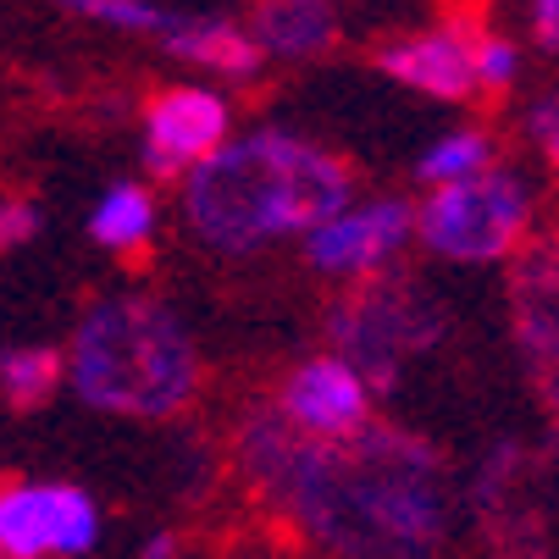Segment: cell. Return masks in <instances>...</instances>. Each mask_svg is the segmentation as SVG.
<instances>
[{
  "instance_id": "5bb4252c",
  "label": "cell",
  "mask_w": 559,
  "mask_h": 559,
  "mask_svg": "<svg viewBox=\"0 0 559 559\" xmlns=\"http://www.w3.org/2000/svg\"><path fill=\"white\" fill-rule=\"evenodd\" d=\"M90 233H95V245H106V250H117V255H133V250L150 245V233H155V200H150L139 183H117V189H106V200L95 205Z\"/></svg>"
},
{
  "instance_id": "2e32d148",
  "label": "cell",
  "mask_w": 559,
  "mask_h": 559,
  "mask_svg": "<svg viewBox=\"0 0 559 559\" xmlns=\"http://www.w3.org/2000/svg\"><path fill=\"white\" fill-rule=\"evenodd\" d=\"M61 349L28 344V349H7L0 355V393L12 399L17 411H39L45 399L61 388Z\"/></svg>"
},
{
  "instance_id": "8fae6325",
  "label": "cell",
  "mask_w": 559,
  "mask_h": 559,
  "mask_svg": "<svg viewBox=\"0 0 559 559\" xmlns=\"http://www.w3.org/2000/svg\"><path fill=\"white\" fill-rule=\"evenodd\" d=\"M162 45H167V56L194 61V67H211V72L233 78V84H250V78L261 72V61H266L255 50V39L238 28V23H227V17H173L167 12Z\"/></svg>"
},
{
  "instance_id": "9c48e42d",
  "label": "cell",
  "mask_w": 559,
  "mask_h": 559,
  "mask_svg": "<svg viewBox=\"0 0 559 559\" xmlns=\"http://www.w3.org/2000/svg\"><path fill=\"white\" fill-rule=\"evenodd\" d=\"M515 338L548 411H559V238L532 245L515 266Z\"/></svg>"
},
{
  "instance_id": "3957f363",
  "label": "cell",
  "mask_w": 559,
  "mask_h": 559,
  "mask_svg": "<svg viewBox=\"0 0 559 559\" xmlns=\"http://www.w3.org/2000/svg\"><path fill=\"white\" fill-rule=\"evenodd\" d=\"M61 366L78 399L111 416H178L200 388L189 328L150 294H111L90 305Z\"/></svg>"
},
{
  "instance_id": "ffe728a7",
  "label": "cell",
  "mask_w": 559,
  "mask_h": 559,
  "mask_svg": "<svg viewBox=\"0 0 559 559\" xmlns=\"http://www.w3.org/2000/svg\"><path fill=\"white\" fill-rule=\"evenodd\" d=\"M39 233V205L34 200H0V250H17Z\"/></svg>"
},
{
  "instance_id": "30bf717a",
  "label": "cell",
  "mask_w": 559,
  "mask_h": 559,
  "mask_svg": "<svg viewBox=\"0 0 559 559\" xmlns=\"http://www.w3.org/2000/svg\"><path fill=\"white\" fill-rule=\"evenodd\" d=\"M377 67L399 84H411L432 100H465L476 95V78H471V39L454 28L438 34H416V39H393L377 50Z\"/></svg>"
},
{
  "instance_id": "9a60e30c",
  "label": "cell",
  "mask_w": 559,
  "mask_h": 559,
  "mask_svg": "<svg viewBox=\"0 0 559 559\" xmlns=\"http://www.w3.org/2000/svg\"><path fill=\"white\" fill-rule=\"evenodd\" d=\"M421 183L432 189H449V183H465V178H483L493 173V139L483 128H460V133H443L427 155H421Z\"/></svg>"
},
{
  "instance_id": "52a82bcc",
  "label": "cell",
  "mask_w": 559,
  "mask_h": 559,
  "mask_svg": "<svg viewBox=\"0 0 559 559\" xmlns=\"http://www.w3.org/2000/svg\"><path fill=\"white\" fill-rule=\"evenodd\" d=\"M277 416L310 443H344L371 421V393L338 355H316L283 382Z\"/></svg>"
},
{
  "instance_id": "8992f818",
  "label": "cell",
  "mask_w": 559,
  "mask_h": 559,
  "mask_svg": "<svg viewBox=\"0 0 559 559\" xmlns=\"http://www.w3.org/2000/svg\"><path fill=\"white\" fill-rule=\"evenodd\" d=\"M416 233V211L405 200L344 205L322 227L305 233V261L328 277H377Z\"/></svg>"
},
{
  "instance_id": "ba28073f",
  "label": "cell",
  "mask_w": 559,
  "mask_h": 559,
  "mask_svg": "<svg viewBox=\"0 0 559 559\" xmlns=\"http://www.w3.org/2000/svg\"><path fill=\"white\" fill-rule=\"evenodd\" d=\"M227 144V100L216 90H167L144 122L150 178H189L211 150Z\"/></svg>"
},
{
  "instance_id": "44dd1931",
  "label": "cell",
  "mask_w": 559,
  "mask_h": 559,
  "mask_svg": "<svg viewBox=\"0 0 559 559\" xmlns=\"http://www.w3.org/2000/svg\"><path fill=\"white\" fill-rule=\"evenodd\" d=\"M526 133H532V144L548 155V167H559V95H543V100L526 111Z\"/></svg>"
},
{
  "instance_id": "7402d4cb",
  "label": "cell",
  "mask_w": 559,
  "mask_h": 559,
  "mask_svg": "<svg viewBox=\"0 0 559 559\" xmlns=\"http://www.w3.org/2000/svg\"><path fill=\"white\" fill-rule=\"evenodd\" d=\"M532 28H537V45L559 50V0H532Z\"/></svg>"
},
{
  "instance_id": "7c38bea8",
  "label": "cell",
  "mask_w": 559,
  "mask_h": 559,
  "mask_svg": "<svg viewBox=\"0 0 559 559\" xmlns=\"http://www.w3.org/2000/svg\"><path fill=\"white\" fill-rule=\"evenodd\" d=\"M245 34L255 39L261 56L305 61V56H322L338 39V17L328 0H255Z\"/></svg>"
},
{
  "instance_id": "ac0fdd59",
  "label": "cell",
  "mask_w": 559,
  "mask_h": 559,
  "mask_svg": "<svg viewBox=\"0 0 559 559\" xmlns=\"http://www.w3.org/2000/svg\"><path fill=\"white\" fill-rule=\"evenodd\" d=\"M61 7L78 17L111 23V28H133V34H162V23H167V12L150 7V0H61Z\"/></svg>"
},
{
  "instance_id": "277c9868",
  "label": "cell",
  "mask_w": 559,
  "mask_h": 559,
  "mask_svg": "<svg viewBox=\"0 0 559 559\" xmlns=\"http://www.w3.org/2000/svg\"><path fill=\"white\" fill-rule=\"evenodd\" d=\"M328 333L338 344V360L366 382V393H388L399 382V366L443 338V310L411 283L371 277L328 310Z\"/></svg>"
},
{
  "instance_id": "e0dca14e",
  "label": "cell",
  "mask_w": 559,
  "mask_h": 559,
  "mask_svg": "<svg viewBox=\"0 0 559 559\" xmlns=\"http://www.w3.org/2000/svg\"><path fill=\"white\" fill-rule=\"evenodd\" d=\"M95 537H100V510L90 504V493L50 483V554L78 559L95 548Z\"/></svg>"
},
{
  "instance_id": "4fadbf2b",
  "label": "cell",
  "mask_w": 559,
  "mask_h": 559,
  "mask_svg": "<svg viewBox=\"0 0 559 559\" xmlns=\"http://www.w3.org/2000/svg\"><path fill=\"white\" fill-rule=\"evenodd\" d=\"M0 559H50V483L0 488Z\"/></svg>"
},
{
  "instance_id": "7a4b0ae2",
  "label": "cell",
  "mask_w": 559,
  "mask_h": 559,
  "mask_svg": "<svg viewBox=\"0 0 559 559\" xmlns=\"http://www.w3.org/2000/svg\"><path fill=\"white\" fill-rule=\"evenodd\" d=\"M349 167L322 144L294 139V133H250L238 144L211 150L189 173L183 211L189 227L211 250L245 255L277 238H305L349 205Z\"/></svg>"
},
{
  "instance_id": "5b68a950",
  "label": "cell",
  "mask_w": 559,
  "mask_h": 559,
  "mask_svg": "<svg viewBox=\"0 0 559 559\" xmlns=\"http://www.w3.org/2000/svg\"><path fill=\"white\" fill-rule=\"evenodd\" d=\"M532 227V194L515 173H483L449 189H432L416 211L421 245L443 261H504Z\"/></svg>"
},
{
  "instance_id": "d6986e66",
  "label": "cell",
  "mask_w": 559,
  "mask_h": 559,
  "mask_svg": "<svg viewBox=\"0 0 559 559\" xmlns=\"http://www.w3.org/2000/svg\"><path fill=\"white\" fill-rule=\"evenodd\" d=\"M515 72H521V56H515L510 39H499V34L471 39V78H476V90L504 95V90L515 84Z\"/></svg>"
},
{
  "instance_id": "603a6c76",
  "label": "cell",
  "mask_w": 559,
  "mask_h": 559,
  "mask_svg": "<svg viewBox=\"0 0 559 559\" xmlns=\"http://www.w3.org/2000/svg\"><path fill=\"white\" fill-rule=\"evenodd\" d=\"M139 559H178V537H173V532H155V537L139 548Z\"/></svg>"
},
{
  "instance_id": "6da1fadb",
  "label": "cell",
  "mask_w": 559,
  "mask_h": 559,
  "mask_svg": "<svg viewBox=\"0 0 559 559\" xmlns=\"http://www.w3.org/2000/svg\"><path fill=\"white\" fill-rule=\"evenodd\" d=\"M238 454L277 504L322 537V548L349 559H427L443 543V460L399 427L366 421L344 443H310L277 411H261L245 421Z\"/></svg>"
}]
</instances>
